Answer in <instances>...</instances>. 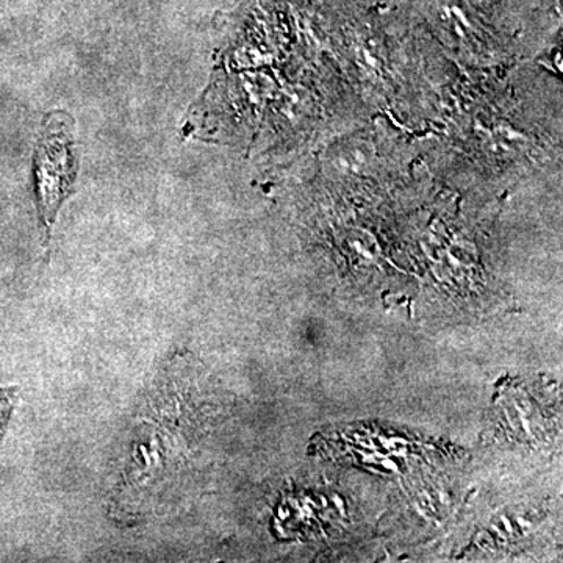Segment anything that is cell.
Instances as JSON below:
<instances>
[{
  "mask_svg": "<svg viewBox=\"0 0 563 563\" xmlns=\"http://www.w3.org/2000/svg\"><path fill=\"white\" fill-rule=\"evenodd\" d=\"M73 121L68 114H51L35 152L36 196L46 231L73 191L77 166L73 152Z\"/></svg>",
  "mask_w": 563,
  "mask_h": 563,
  "instance_id": "6da1fadb",
  "label": "cell"
},
{
  "mask_svg": "<svg viewBox=\"0 0 563 563\" xmlns=\"http://www.w3.org/2000/svg\"><path fill=\"white\" fill-rule=\"evenodd\" d=\"M16 393V388H0V443H2L11 413H13L14 410Z\"/></svg>",
  "mask_w": 563,
  "mask_h": 563,
  "instance_id": "7a4b0ae2",
  "label": "cell"
}]
</instances>
